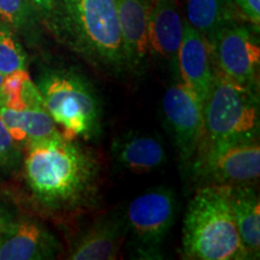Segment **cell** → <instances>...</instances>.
Returning <instances> with one entry per match:
<instances>
[{"instance_id":"obj_11","label":"cell","mask_w":260,"mask_h":260,"mask_svg":"<svg viewBox=\"0 0 260 260\" xmlns=\"http://www.w3.org/2000/svg\"><path fill=\"white\" fill-rule=\"evenodd\" d=\"M177 70L181 82L189 87L204 105L216 70L212 48L206 38L187 21L183 23V34L177 52Z\"/></svg>"},{"instance_id":"obj_18","label":"cell","mask_w":260,"mask_h":260,"mask_svg":"<svg viewBox=\"0 0 260 260\" xmlns=\"http://www.w3.org/2000/svg\"><path fill=\"white\" fill-rule=\"evenodd\" d=\"M237 16L232 0H187V22L210 44L217 31Z\"/></svg>"},{"instance_id":"obj_22","label":"cell","mask_w":260,"mask_h":260,"mask_svg":"<svg viewBox=\"0 0 260 260\" xmlns=\"http://www.w3.org/2000/svg\"><path fill=\"white\" fill-rule=\"evenodd\" d=\"M22 147L11 138L0 119V177L6 176L22 165Z\"/></svg>"},{"instance_id":"obj_13","label":"cell","mask_w":260,"mask_h":260,"mask_svg":"<svg viewBox=\"0 0 260 260\" xmlns=\"http://www.w3.org/2000/svg\"><path fill=\"white\" fill-rule=\"evenodd\" d=\"M128 233L125 214L110 212L99 218L70 248L68 259L110 260L118 258Z\"/></svg>"},{"instance_id":"obj_23","label":"cell","mask_w":260,"mask_h":260,"mask_svg":"<svg viewBox=\"0 0 260 260\" xmlns=\"http://www.w3.org/2000/svg\"><path fill=\"white\" fill-rule=\"evenodd\" d=\"M237 14L251 23L256 31L260 25V0H232Z\"/></svg>"},{"instance_id":"obj_9","label":"cell","mask_w":260,"mask_h":260,"mask_svg":"<svg viewBox=\"0 0 260 260\" xmlns=\"http://www.w3.org/2000/svg\"><path fill=\"white\" fill-rule=\"evenodd\" d=\"M260 175L258 140L239 141L197 155L190 176L205 184H248Z\"/></svg>"},{"instance_id":"obj_1","label":"cell","mask_w":260,"mask_h":260,"mask_svg":"<svg viewBox=\"0 0 260 260\" xmlns=\"http://www.w3.org/2000/svg\"><path fill=\"white\" fill-rule=\"evenodd\" d=\"M23 176L32 199L60 218L95 206L102 188V162L89 148L61 135L24 146Z\"/></svg>"},{"instance_id":"obj_19","label":"cell","mask_w":260,"mask_h":260,"mask_svg":"<svg viewBox=\"0 0 260 260\" xmlns=\"http://www.w3.org/2000/svg\"><path fill=\"white\" fill-rule=\"evenodd\" d=\"M0 105L15 111L45 106L40 90L27 70L5 75L0 86Z\"/></svg>"},{"instance_id":"obj_21","label":"cell","mask_w":260,"mask_h":260,"mask_svg":"<svg viewBox=\"0 0 260 260\" xmlns=\"http://www.w3.org/2000/svg\"><path fill=\"white\" fill-rule=\"evenodd\" d=\"M34 9L29 0H0V19L14 30H25L34 23Z\"/></svg>"},{"instance_id":"obj_16","label":"cell","mask_w":260,"mask_h":260,"mask_svg":"<svg viewBox=\"0 0 260 260\" xmlns=\"http://www.w3.org/2000/svg\"><path fill=\"white\" fill-rule=\"evenodd\" d=\"M230 204L237 232L249 259H258L260 253L259 197L248 184L230 186Z\"/></svg>"},{"instance_id":"obj_8","label":"cell","mask_w":260,"mask_h":260,"mask_svg":"<svg viewBox=\"0 0 260 260\" xmlns=\"http://www.w3.org/2000/svg\"><path fill=\"white\" fill-rule=\"evenodd\" d=\"M210 45L217 70L258 92L260 47L251 28L235 19L223 25Z\"/></svg>"},{"instance_id":"obj_14","label":"cell","mask_w":260,"mask_h":260,"mask_svg":"<svg viewBox=\"0 0 260 260\" xmlns=\"http://www.w3.org/2000/svg\"><path fill=\"white\" fill-rule=\"evenodd\" d=\"M183 23L178 0H152L148 27L151 52L169 61L174 71H178L177 52Z\"/></svg>"},{"instance_id":"obj_15","label":"cell","mask_w":260,"mask_h":260,"mask_svg":"<svg viewBox=\"0 0 260 260\" xmlns=\"http://www.w3.org/2000/svg\"><path fill=\"white\" fill-rule=\"evenodd\" d=\"M111 153L115 160L134 174H148L167 161V152L157 138L129 132L113 140Z\"/></svg>"},{"instance_id":"obj_2","label":"cell","mask_w":260,"mask_h":260,"mask_svg":"<svg viewBox=\"0 0 260 260\" xmlns=\"http://www.w3.org/2000/svg\"><path fill=\"white\" fill-rule=\"evenodd\" d=\"M57 37L110 74L128 71L117 0H57L47 15Z\"/></svg>"},{"instance_id":"obj_12","label":"cell","mask_w":260,"mask_h":260,"mask_svg":"<svg viewBox=\"0 0 260 260\" xmlns=\"http://www.w3.org/2000/svg\"><path fill=\"white\" fill-rule=\"evenodd\" d=\"M152 0H117L119 29L128 71L140 73L151 57L149 12Z\"/></svg>"},{"instance_id":"obj_26","label":"cell","mask_w":260,"mask_h":260,"mask_svg":"<svg viewBox=\"0 0 260 260\" xmlns=\"http://www.w3.org/2000/svg\"><path fill=\"white\" fill-rule=\"evenodd\" d=\"M3 80H4V75H3L2 73H0V86H2V82Z\"/></svg>"},{"instance_id":"obj_3","label":"cell","mask_w":260,"mask_h":260,"mask_svg":"<svg viewBox=\"0 0 260 260\" xmlns=\"http://www.w3.org/2000/svg\"><path fill=\"white\" fill-rule=\"evenodd\" d=\"M181 254L188 260L249 259L230 204V186L205 184L189 201L182 229Z\"/></svg>"},{"instance_id":"obj_20","label":"cell","mask_w":260,"mask_h":260,"mask_svg":"<svg viewBox=\"0 0 260 260\" xmlns=\"http://www.w3.org/2000/svg\"><path fill=\"white\" fill-rule=\"evenodd\" d=\"M28 59L14 29L0 19V73L9 75L27 70Z\"/></svg>"},{"instance_id":"obj_4","label":"cell","mask_w":260,"mask_h":260,"mask_svg":"<svg viewBox=\"0 0 260 260\" xmlns=\"http://www.w3.org/2000/svg\"><path fill=\"white\" fill-rule=\"evenodd\" d=\"M203 112L204 135L197 155L234 142L258 140V92L234 82L217 69Z\"/></svg>"},{"instance_id":"obj_6","label":"cell","mask_w":260,"mask_h":260,"mask_svg":"<svg viewBox=\"0 0 260 260\" xmlns=\"http://www.w3.org/2000/svg\"><path fill=\"white\" fill-rule=\"evenodd\" d=\"M162 115L176 147L181 170L190 176L204 135L203 104L189 87L178 82L169 87L162 96Z\"/></svg>"},{"instance_id":"obj_24","label":"cell","mask_w":260,"mask_h":260,"mask_svg":"<svg viewBox=\"0 0 260 260\" xmlns=\"http://www.w3.org/2000/svg\"><path fill=\"white\" fill-rule=\"evenodd\" d=\"M29 2L31 3L35 9H38L39 11H41L42 14L47 16L54 4H56L57 0H29Z\"/></svg>"},{"instance_id":"obj_17","label":"cell","mask_w":260,"mask_h":260,"mask_svg":"<svg viewBox=\"0 0 260 260\" xmlns=\"http://www.w3.org/2000/svg\"><path fill=\"white\" fill-rule=\"evenodd\" d=\"M0 119L11 138L21 147L29 142L61 135L60 129L48 115L45 106L15 111L0 105Z\"/></svg>"},{"instance_id":"obj_25","label":"cell","mask_w":260,"mask_h":260,"mask_svg":"<svg viewBox=\"0 0 260 260\" xmlns=\"http://www.w3.org/2000/svg\"><path fill=\"white\" fill-rule=\"evenodd\" d=\"M12 218H14V214L11 213V211H10L4 204L0 203V228L8 223L9 220H11Z\"/></svg>"},{"instance_id":"obj_7","label":"cell","mask_w":260,"mask_h":260,"mask_svg":"<svg viewBox=\"0 0 260 260\" xmlns=\"http://www.w3.org/2000/svg\"><path fill=\"white\" fill-rule=\"evenodd\" d=\"M177 200L174 190L168 187L149 189L129 204L125 219L139 251L157 254L162 241L176 218Z\"/></svg>"},{"instance_id":"obj_10","label":"cell","mask_w":260,"mask_h":260,"mask_svg":"<svg viewBox=\"0 0 260 260\" xmlns=\"http://www.w3.org/2000/svg\"><path fill=\"white\" fill-rule=\"evenodd\" d=\"M60 243L34 218H12L0 228V260H42L56 258Z\"/></svg>"},{"instance_id":"obj_5","label":"cell","mask_w":260,"mask_h":260,"mask_svg":"<svg viewBox=\"0 0 260 260\" xmlns=\"http://www.w3.org/2000/svg\"><path fill=\"white\" fill-rule=\"evenodd\" d=\"M61 136L94 140L102 133V103L90 81L73 69L48 70L37 83Z\"/></svg>"}]
</instances>
